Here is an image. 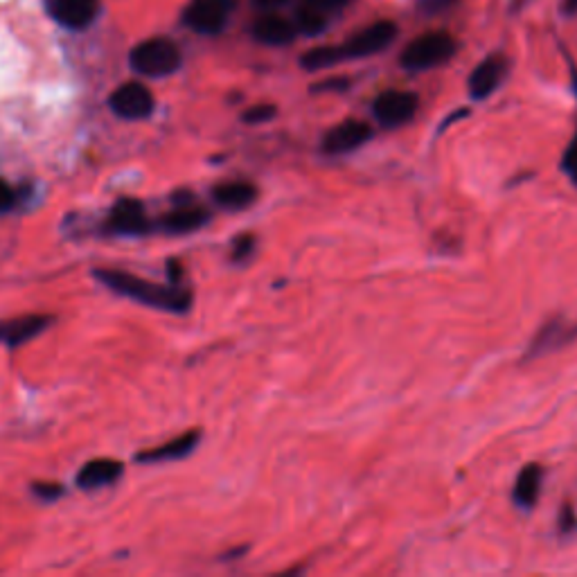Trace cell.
<instances>
[{
	"mask_svg": "<svg viewBox=\"0 0 577 577\" xmlns=\"http://www.w3.org/2000/svg\"><path fill=\"white\" fill-rule=\"evenodd\" d=\"M397 23L395 21H377L368 25V28L359 30L357 34L341 43L339 52L341 59H366L372 55H379L384 52L388 46H393V41L397 39Z\"/></svg>",
	"mask_w": 577,
	"mask_h": 577,
	"instance_id": "cell-4",
	"label": "cell"
},
{
	"mask_svg": "<svg viewBox=\"0 0 577 577\" xmlns=\"http://www.w3.org/2000/svg\"><path fill=\"white\" fill-rule=\"evenodd\" d=\"M573 82H575V88H577V70H573Z\"/></svg>",
	"mask_w": 577,
	"mask_h": 577,
	"instance_id": "cell-32",
	"label": "cell"
},
{
	"mask_svg": "<svg viewBox=\"0 0 577 577\" xmlns=\"http://www.w3.org/2000/svg\"><path fill=\"white\" fill-rule=\"evenodd\" d=\"M458 52V41L447 32H429L413 39L399 55V64L411 73L438 68Z\"/></svg>",
	"mask_w": 577,
	"mask_h": 577,
	"instance_id": "cell-2",
	"label": "cell"
},
{
	"mask_svg": "<svg viewBox=\"0 0 577 577\" xmlns=\"http://www.w3.org/2000/svg\"><path fill=\"white\" fill-rule=\"evenodd\" d=\"M508 70L510 61L503 55H490L487 59H483L467 79L469 95H472L474 100H487V97L499 91L503 79L508 77Z\"/></svg>",
	"mask_w": 577,
	"mask_h": 577,
	"instance_id": "cell-11",
	"label": "cell"
},
{
	"mask_svg": "<svg viewBox=\"0 0 577 577\" xmlns=\"http://www.w3.org/2000/svg\"><path fill=\"white\" fill-rule=\"evenodd\" d=\"M129 64L138 75L170 77L181 68V52L170 39H149L131 50Z\"/></svg>",
	"mask_w": 577,
	"mask_h": 577,
	"instance_id": "cell-3",
	"label": "cell"
},
{
	"mask_svg": "<svg viewBox=\"0 0 577 577\" xmlns=\"http://www.w3.org/2000/svg\"><path fill=\"white\" fill-rule=\"evenodd\" d=\"M456 3L458 0H415V7L424 16H440L447 14Z\"/></svg>",
	"mask_w": 577,
	"mask_h": 577,
	"instance_id": "cell-24",
	"label": "cell"
},
{
	"mask_svg": "<svg viewBox=\"0 0 577 577\" xmlns=\"http://www.w3.org/2000/svg\"><path fill=\"white\" fill-rule=\"evenodd\" d=\"M575 339H577V323L566 321V318H553V321L541 325L539 332L532 336L526 352V361L546 357L550 352L562 350L564 345Z\"/></svg>",
	"mask_w": 577,
	"mask_h": 577,
	"instance_id": "cell-9",
	"label": "cell"
},
{
	"mask_svg": "<svg viewBox=\"0 0 577 577\" xmlns=\"http://www.w3.org/2000/svg\"><path fill=\"white\" fill-rule=\"evenodd\" d=\"M541 487H544V467L537 463L526 465L519 472L517 481H514L512 501L521 510H532L541 496Z\"/></svg>",
	"mask_w": 577,
	"mask_h": 577,
	"instance_id": "cell-20",
	"label": "cell"
},
{
	"mask_svg": "<svg viewBox=\"0 0 577 577\" xmlns=\"http://www.w3.org/2000/svg\"><path fill=\"white\" fill-rule=\"evenodd\" d=\"M577 530V517H575V510L573 505H564L562 512H559V532L562 535H571V532Z\"/></svg>",
	"mask_w": 577,
	"mask_h": 577,
	"instance_id": "cell-28",
	"label": "cell"
},
{
	"mask_svg": "<svg viewBox=\"0 0 577 577\" xmlns=\"http://www.w3.org/2000/svg\"><path fill=\"white\" fill-rule=\"evenodd\" d=\"M350 86V82L345 77H336V79H325V82H321V84H316V86H312V91L314 93H341V91H345V88Z\"/></svg>",
	"mask_w": 577,
	"mask_h": 577,
	"instance_id": "cell-29",
	"label": "cell"
},
{
	"mask_svg": "<svg viewBox=\"0 0 577 577\" xmlns=\"http://www.w3.org/2000/svg\"><path fill=\"white\" fill-rule=\"evenodd\" d=\"M124 474V465L120 460L113 458H95L91 463H86L75 478V483L79 490H102L106 485H113L115 481H120Z\"/></svg>",
	"mask_w": 577,
	"mask_h": 577,
	"instance_id": "cell-16",
	"label": "cell"
},
{
	"mask_svg": "<svg viewBox=\"0 0 577 577\" xmlns=\"http://www.w3.org/2000/svg\"><path fill=\"white\" fill-rule=\"evenodd\" d=\"M230 7L233 3L228 0H192L183 14V21L199 34H219L226 28Z\"/></svg>",
	"mask_w": 577,
	"mask_h": 577,
	"instance_id": "cell-8",
	"label": "cell"
},
{
	"mask_svg": "<svg viewBox=\"0 0 577 577\" xmlns=\"http://www.w3.org/2000/svg\"><path fill=\"white\" fill-rule=\"evenodd\" d=\"M95 280L102 282L106 289H111L113 294L124 296L133 300V303L161 309V312L170 314H185L192 307V294L181 284H158L152 280L138 278V275L127 271H109V269H97Z\"/></svg>",
	"mask_w": 577,
	"mask_h": 577,
	"instance_id": "cell-1",
	"label": "cell"
},
{
	"mask_svg": "<svg viewBox=\"0 0 577 577\" xmlns=\"http://www.w3.org/2000/svg\"><path fill=\"white\" fill-rule=\"evenodd\" d=\"M291 0H253V5L257 10H280V7L289 5Z\"/></svg>",
	"mask_w": 577,
	"mask_h": 577,
	"instance_id": "cell-30",
	"label": "cell"
},
{
	"mask_svg": "<svg viewBox=\"0 0 577 577\" xmlns=\"http://www.w3.org/2000/svg\"><path fill=\"white\" fill-rule=\"evenodd\" d=\"M420 97L411 91H386L372 102V115L384 129H397L415 118Z\"/></svg>",
	"mask_w": 577,
	"mask_h": 577,
	"instance_id": "cell-5",
	"label": "cell"
},
{
	"mask_svg": "<svg viewBox=\"0 0 577 577\" xmlns=\"http://www.w3.org/2000/svg\"><path fill=\"white\" fill-rule=\"evenodd\" d=\"M372 138V127L361 120H345L336 124L323 136L321 149L327 156H345L357 152Z\"/></svg>",
	"mask_w": 577,
	"mask_h": 577,
	"instance_id": "cell-7",
	"label": "cell"
},
{
	"mask_svg": "<svg viewBox=\"0 0 577 577\" xmlns=\"http://www.w3.org/2000/svg\"><path fill=\"white\" fill-rule=\"evenodd\" d=\"M339 64H343L339 46L312 48V50H307L303 57H300V66L309 70V73H316V70H325V68H332V66H339Z\"/></svg>",
	"mask_w": 577,
	"mask_h": 577,
	"instance_id": "cell-21",
	"label": "cell"
},
{
	"mask_svg": "<svg viewBox=\"0 0 577 577\" xmlns=\"http://www.w3.org/2000/svg\"><path fill=\"white\" fill-rule=\"evenodd\" d=\"M16 203H19V192H16L5 179H0V215L14 210Z\"/></svg>",
	"mask_w": 577,
	"mask_h": 577,
	"instance_id": "cell-27",
	"label": "cell"
},
{
	"mask_svg": "<svg viewBox=\"0 0 577 577\" xmlns=\"http://www.w3.org/2000/svg\"><path fill=\"white\" fill-rule=\"evenodd\" d=\"M562 172L577 185V133L573 136V140L568 142L566 152L562 156Z\"/></svg>",
	"mask_w": 577,
	"mask_h": 577,
	"instance_id": "cell-25",
	"label": "cell"
},
{
	"mask_svg": "<svg viewBox=\"0 0 577 577\" xmlns=\"http://www.w3.org/2000/svg\"><path fill=\"white\" fill-rule=\"evenodd\" d=\"M350 0H300L296 12V30L305 37H318L330 25V16L341 12Z\"/></svg>",
	"mask_w": 577,
	"mask_h": 577,
	"instance_id": "cell-10",
	"label": "cell"
},
{
	"mask_svg": "<svg viewBox=\"0 0 577 577\" xmlns=\"http://www.w3.org/2000/svg\"><path fill=\"white\" fill-rule=\"evenodd\" d=\"M208 224H210V212L201 206H194L190 201V203H176V208L172 212H167L156 226L167 235H190Z\"/></svg>",
	"mask_w": 577,
	"mask_h": 577,
	"instance_id": "cell-14",
	"label": "cell"
},
{
	"mask_svg": "<svg viewBox=\"0 0 577 577\" xmlns=\"http://www.w3.org/2000/svg\"><path fill=\"white\" fill-rule=\"evenodd\" d=\"M52 323H55V318L43 314L7 318V321H0V343L7 348H19V345L37 339Z\"/></svg>",
	"mask_w": 577,
	"mask_h": 577,
	"instance_id": "cell-13",
	"label": "cell"
},
{
	"mask_svg": "<svg viewBox=\"0 0 577 577\" xmlns=\"http://www.w3.org/2000/svg\"><path fill=\"white\" fill-rule=\"evenodd\" d=\"M275 115H278V106L275 104H255L251 109H246L242 113V122L246 124H266L275 120Z\"/></svg>",
	"mask_w": 577,
	"mask_h": 577,
	"instance_id": "cell-23",
	"label": "cell"
},
{
	"mask_svg": "<svg viewBox=\"0 0 577 577\" xmlns=\"http://www.w3.org/2000/svg\"><path fill=\"white\" fill-rule=\"evenodd\" d=\"M257 188L253 183L248 181H228V183H219L212 188V201L217 203L219 208L230 210V212H239L251 208L257 201Z\"/></svg>",
	"mask_w": 577,
	"mask_h": 577,
	"instance_id": "cell-19",
	"label": "cell"
},
{
	"mask_svg": "<svg viewBox=\"0 0 577 577\" xmlns=\"http://www.w3.org/2000/svg\"><path fill=\"white\" fill-rule=\"evenodd\" d=\"M199 442H201V431H188L179 438L165 442V445L161 447L142 451V454L136 456V463L156 465V463H170V460L188 458L192 451L199 447Z\"/></svg>",
	"mask_w": 577,
	"mask_h": 577,
	"instance_id": "cell-17",
	"label": "cell"
},
{
	"mask_svg": "<svg viewBox=\"0 0 577 577\" xmlns=\"http://www.w3.org/2000/svg\"><path fill=\"white\" fill-rule=\"evenodd\" d=\"M109 230L115 235H127V237H140L147 235L152 230V224L147 219V210L138 199L122 197L115 201L109 215Z\"/></svg>",
	"mask_w": 577,
	"mask_h": 577,
	"instance_id": "cell-12",
	"label": "cell"
},
{
	"mask_svg": "<svg viewBox=\"0 0 577 577\" xmlns=\"http://www.w3.org/2000/svg\"><path fill=\"white\" fill-rule=\"evenodd\" d=\"M255 246H257V239L253 235H248V233L239 235L233 242V248H230V260H233L235 264L248 262L255 253Z\"/></svg>",
	"mask_w": 577,
	"mask_h": 577,
	"instance_id": "cell-22",
	"label": "cell"
},
{
	"mask_svg": "<svg viewBox=\"0 0 577 577\" xmlns=\"http://www.w3.org/2000/svg\"><path fill=\"white\" fill-rule=\"evenodd\" d=\"M109 109L122 120H145L154 113V95L145 84H122L109 97Z\"/></svg>",
	"mask_w": 577,
	"mask_h": 577,
	"instance_id": "cell-6",
	"label": "cell"
},
{
	"mask_svg": "<svg viewBox=\"0 0 577 577\" xmlns=\"http://www.w3.org/2000/svg\"><path fill=\"white\" fill-rule=\"evenodd\" d=\"M564 12H566V14H577V0H566V3H564Z\"/></svg>",
	"mask_w": 577,
	"mask_h": 577,
	"instance_id": "cell-31",
	"label": "cell"
},
{
	"mask_svg": "<svg viewBox=\"0 0 577 577\" xmlns=\"http://www.w3.org/2000/svg\"><path fill=\"white\" fill-rule=\"evenodd\" d=\"M32 492L39 496V499H43V501H57V499H61V496H64V485H59V483H34L32 485Z\"/></svg>",
	"mask_w": 577,
	"mask_h": 577,
	"instance_id": "cell-26",
	"label": "cell"
},
{
	"mask_svg": "<svg viewBox=\"0 0 577 577\" xmlns=\"http://www.w3.org/2000/svg\"><path fill=\"white\" fill-rule=\"evenodd\" d=\"M48 14L68 30H84L97 14V0H46Z\"/></svg>",
	"mask_w": 577,
	"mask_h": 577,
	"instance_id": "cell-15",
	"label": "cell"
},
{
	"mask_svg": "<svg viewBox=\"0 0 577 577\" xmlns=\"http://www.w3.org/2000/svg\"><path fill=\"white\" fill-rule=\"evenodd\" d=\"M253 39L262 46L271 48H282L294 43L298 37V30L294 23H289L287 19H280V16H262L253 23Z\"/></svg>",
	"mask_w": 577,
	"mask_h": 577,
	"instance_id": "cell-18",
	"label": "cell"
},
{
	"mask_svg": "<svg viewBox=\"0 0 577 577\" xmlns=\"http://www.w3.org/2000/svg\"><path fill=\"white\" fill-rule=\"evenodd\" d=\"M228 3H233V0H228Z\"/></svg>",
	"mask_w": 577,
	"mask_h": 577,
	"instance_id": "cell-33",
	"label": "cell"
}]
</instances>
